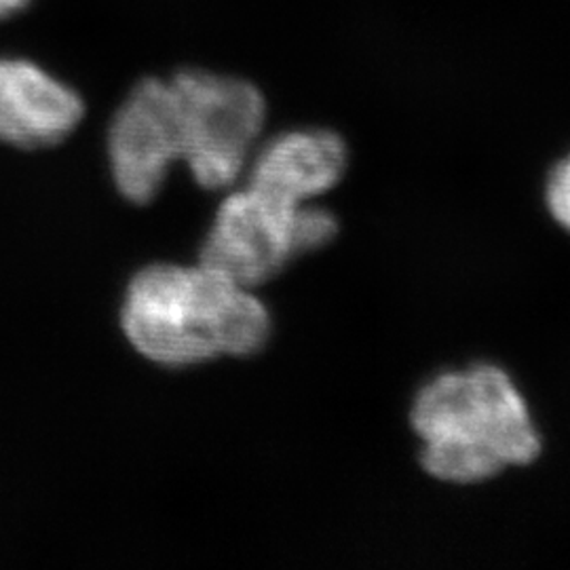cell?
Wrapping results in <instances>:
<instances>
[{
	"mask_svg": "<svg viewBox=\"0 0 570 570\" xmlns=\"http://www.w3.org/2000/svg\"><path fill=\"white\" fill-rule=\"evenodd\" d=\"M127 341L148 362L195 367L265 348L273 320L254 289L207 265H150L122 296Z\"/></svg>",
	"mask_w": 570,
	"mask_h": 570,
	"instance_id": "cell-1",
	"label": "cell"
},
{
	"mask_svg": "<svg viewBox=\"0 0 570 570\" xmlns=\"http://www.w3.org/2000/svg\"><path fill=\"white\" fill-rule=\"evenodd\" d=\"M421 465L435 480L478 484L541 454L520 391L501 367L478 364L435 376L410 410Z\"/></svg>",
	"mask_w": 570,
	"mask_h": 570,
	"instance_id": "cell-2",
	"label": "cell"
},
{
	"mask_svg": "<svg viewBox=\"0 0 570 570\" xmlns=\"http://www.w3.org/2000/svg\"><path fill=\"white\" fill-rule=\"evenodd\" d=\"M338 235V220L324 207L287 205L245 186L216 212L202 247V265L256 289L285 266L324 249Z\"/></svg>",
	"mask_w": 570,
	"mask_h": 570,
	"instance_id": "cell-3",
	"label": "cell"
},
{
	"mask_svg": "<svg viewBox=\"0 0 570 570\" xmlns=\"http://www.w3.org/2000/svg\"><path fill=\"white\" fill-rule=\"evenodd\" d=\"M183 161L195 183L223 190L242 178L265 129L266 100L254 82L199 68L176 72Z\"/></svg>",
	"mask_w": 570,
	"mask_h": 570,
	"instance_id": "cell-4",
	"label": "cell"
},
{
	"mask_svg": "<svg viewBox=\"0 0 570 570\" xmlns=\"http://www.w3.org/2000/svg\"><path fill=\"white\" fill-rule=\"evenodd\" d=\"M178 161H183V144L171 81L144 79L127 94L108 129L115 186L122 199L150 204Z\"/></svg>",
	"mask_w": 570,
	"mask_h": 570,
	"instance_id": "cell-5",
	"label": "cell"
},
{
	"mask_svg": "<svg viewBox=\"0 0 570 570\" xmlns=\"http://www.w3.org/2000/svg\"><path fill=\"white\" fill-rule=\"evenodd\" d=\"M85 117L82 98L42 66L0 56V144L41 150L63 142Z\"/></svg>",
	"mask_w": 570,
	"mask_h": 570,
	"instance_id": "cell-6",
	"label": "cell"
},
{
	"mask_svg": "<svg viewBox=\"0 0 570 570\" xmlns=\"http://www.w3.org/2000/svg\"><path fill=\"white\" fill-rule=\"evenodd\" d=\"M346 144L330 129H292L263 144L249 159L247 186L287 205H305L345 176Z\"/></svg>",
	"mask_w": 570,
	"mask_h": 570,
	"instance_id": "cell-7",
	"label": "cell"
},
{
	"mask_svg": "<svg viewBox=\"0 0 570 570\" xmlns=\"http://www.w3.org/2000/svg\"><path fill=\"white\" fill-rule=\"evenodd\" d=\"M548 207L551 216L570 230V155L556 165L548 183Z\"/></svg>",
	"mask_w": 570,
	"mask_h": 570,
	"instance_id": "cell-8",
	"label": "cell"
},
{
	"mask_svg": "<svg viewBox=\"0 0 570 570\" xmlns=\"http://www.w3.org/2000/svg\"><path fill=\"white\" fill-rule=\"evenodd\" d=\"M30 2L32 0H0V21L18 16Z\"/></svg>",
	"mask_w": 570,
	"mask_h": 570,
	"instance_id": "cell-9",
	"label": "cell"
}]
</instances>
